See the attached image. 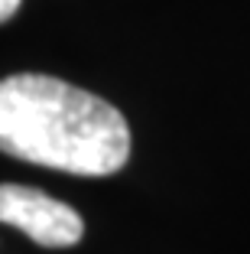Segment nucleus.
Returning <instances> with one entry per match:
<instances>
[{
	"label": "nucleus",
	"mask_w": 250,
	"mask_h": 254,
	"mask_svg": "<svg viewBox=\"0 0 250 254\" xmlns=\"http://www.w3.org/2000/svg\"><path fill=\"white\" fill-rule=\"evenodd\" d=\"M20 3H23V0H0V23H7L10 16L20 10Z\"/></svg>",
	"instance_id": "7ed1b4c3"
},
{
	"label": "nucleus",
	"mask_w": 250,
	"mask_h": 254,
	"mask_svg": "<svg viewBox=\"0 0 250 254\" xmlns=\"http://www.w3.org/2000/svg\"><path fill=\"white\" fill-rule=\"evenodd\" d=\"M0 153L72 176H110L130 157V127L104 98L23 72L0 78Z\"/></svg>",
	"instance_id": "f257e3e1"
},
{
	"label": "nucleus",
	"mask_w": 250,
	"mask_h": 254,
	"mask_svg": "<svg viewBox=\"0 0 250 254\" xmlns=\"http://www.w3.org/2000/svg\"><path fill=\"white\" fill-rule=\"evenodd\" d=\"M0 225L20 228L43 248H72L85 235V222L72 205L16 183L0 186Z\"/></svg>",
	"instance_id": "f03ea898"
}]
</instances>
